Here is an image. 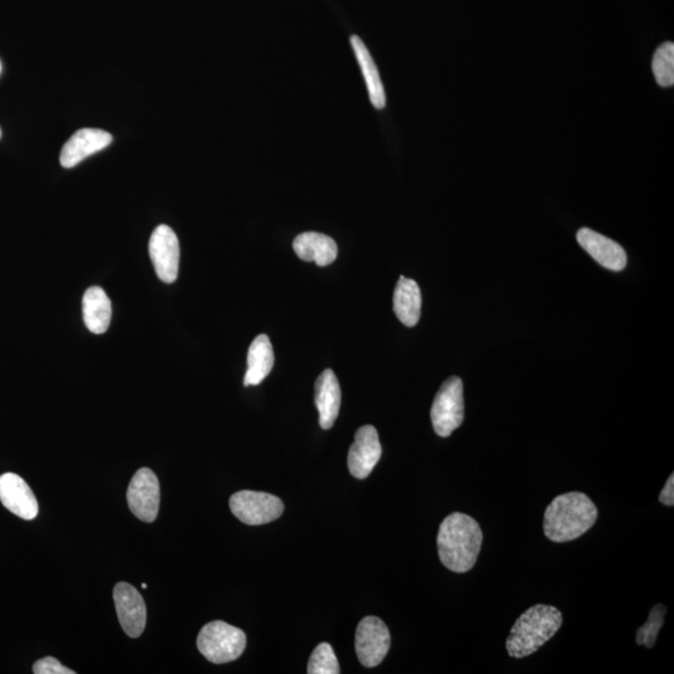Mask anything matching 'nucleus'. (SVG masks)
<instances>
[{"label": "nucleus", "instance_id": "20", "mask_svg": "<svg viewBox=\"0 0 674 674\" xmlns=\"http://www.w3.org/2000/svg\"><path fill=\"white\" fill-rule=\"evenodd\" d=\"M351 45L352 49H354L357 62L360 64L362 75H364L372 105L376 109H384L386 105L384 84L381 82L379 69H377L369 49L366 48L364 42L357 35H352Z\"/></svg>", "mask_w": 674, "mask_h": 674}, {"label": "nucleus", "instance_id": "28", "mask_svg": "<svg viewBox=\"0 0 674 674\" xmlns=\"http://www.w3.org/2000/svg\"><path fill=\"white\" fill-rule=\"evenodd\" d=\"M0 70H2V65H0Z\"/></svg>", "mask_w": 674, "mask_h": 674}, {"label": "nucleus", "instance_id": "16", "mask_svg": "<svg viewBox=\"0 0 674 674\" xmlns=\"http://www.w3.org/2000/svg\"><path fill=\"white\" fill-rule=\"evenodd\" d=\"M294 251L301 260L308 263H315L319 266H328L333 264L337 258V245L333 238L328 235L314 233H304L296 236L294 240Z\"/></svg>", "mask_w": 674, "mask_h": 674}, {"label": "nucleus", "instance_id": "22", "mask_svg": "<svg viewBox=\"0 0 674 674\" xmlns=\"http://www.w3.org/2000/svg\"><path fill=\"white\" fill-rule=\"evenodd\" d=\"M667 608L663 605H656L652 608L650 617L642 627L637 630V645L645 646L648 650H652L656 645L658 633H660L663 623H665V616Z\"/></svg>", "mask_w": 674, "mask_h": 674}, {"label": "nucleus", "instance_id": "21", "mask_svg": "<svg viewBox=\"0 0 674 674\" xmlns=\"http://www.w3.org/2000/svg\"><path fill=\"white\" fill-rule=\"evenodd\" d=\"M653 74L656 82L663 88H670L674 84V44L665 43L656 50L652 62Z\"/></svg>", "mask_w": 674, "mask_h": 674}, {"label": "nucleus", "instance_id": "18", "mask_svg": "<svg viewBox=\"0 0 674 674\" xmlns=\"http://www.w3.org/2000/svg\"><path fill=\"white\" fill-rule=\"evenodd\" d=\"M421 290L415 280L400 276L394 293V311L407 328H414L421 316Z\"/></svg>", "mask_w": 674, "mask_h": 674}, {"label": "nucleus", "instance_id": "17", "mask_svg": "<svg viewBox=\"0 0 674 674\" xmlns=\"http://www.w3.org/2000/svg\"><path fill=\"white\" fill-rule=\"evenodd\" d=\"M83 318L90 333H107L112 321V303L100 286H92L85 291L83 298Z\"/></svg>", "mask_w": 674, "mask_h": 674}, {"label": "nucleus", "instance_id": "4", "mask_svg": "<svg viewBox=\"0 0 674 674\" xmlns=\"http://www.w3.org/2000/svg\"><path fill=\"white\" fill-rule=\"evenodd\" d=\"M196 645L206 660L223 665L238 660L243 655L246 636L240 628L223 621H214L203 627Z\"/></svg>", "mask_w": 674, "mask_h": 674}, {"label": "nucleus", "instance_id": "27", "mask_svg": "<svg viewBox=\"0 0 674 674\" xmlns=\"http://www.w3.org/2000/svg\"><path fill=\"white\" fill-rule=\"evenodd\" d=\"M0 138H2V130H0Z\"/></svg>", "mask_w": 674, "mask_h": 674}, {"label": "nucleus", "instance_id": "23", "mask_svg": "<svg viewBox=\"0 0 674 674\" xmlns=\"http://www.w3.org/2000/svg\"><path fill=\"white\" fill-rule=\"evenodd\" d=\"M309 674H339L340 666L337 662L333 647L329 643H320L315 648L313 655L310 657Z\"/></svg>", "mask_w": 674, "mask_h": 674}, {"label": "nucleus", "instance_id": "15", "mask_svg": "<svg viewBox=\"0 0 674 674\" xmlns=\"http://www.w3.org/2000/svg\"><path fill=\"white\" fill-rule=\"evenodd\" d=\"M315 404L320 415V426L330 430L339 416L341 389L333 370H325L315 384Z\"/></svg>", "mask_w": 674, "mask_h": 674}, {"label": "nucleus", "instance_id": "8", "mask_svg": "<svg viewBox=\"0 0 674 674\" xmlns=\"http://www.w3.org/2000/svg\"><path fill=\"white\" fill-rule=\"evenodd\" d=\"M130 511L140 521L157 520L160 506V484L157 475L148 467L140 469L130 481L128 494Z\"/></svg>", "mask_w": 674, "mask_h": 674}, {"label": "nucleus", "instance_id": "7", "mask_svg": "<svg viewBox=\"0 0 674 674\" xmlns=\"http://www.w3.org/2000/svg\"><path fill=\"white\" fill-rule=\"evenodd\" d=\"M391 636L389 628L380 618H364L357 626L355 637L356 655L362 666H379L389 653Z\"/></svg>", "mask_w": 674, "mask_h": 674}, {"label": "nucleus", "instance_id": "10", "mask_svg": "<svg viewBox=\"0 0 674 674\" xmlns=\"http://www.w3.org/2000/svg\"><path fill=\"white\" fill-rule=\"evenodd\" d=\"M114 603L123 631L132 638L142 636L147 626V607L137 588L119 582L114 587Z\"/></svg>", "mask_w": 674, "mask_h": 674}, {"label": "nucleus", "instance_id": "6", "mask_svg": "<svg viewBox=\"0 0 674 674\" xmlns=\"http://www.w3.org/2000/svg\"><path fill=\"white\" fill-rule=\"evenodd\" d=\"M230 510L245 525L260 526L283 515V501L274 495L258 491L236 492L230 499Z\"/></svg>", "mask_w": 674, "mask_h": 674}, {"label": "nucleus", "instance_id": "1", "mask_svg": "<svg viewBox=\"0 0 674 674\" xmlns=\"http://www.w3.org/2000/svg\"><path fill=\"white\" fill-rule=\"evenodd\" d=\"M484 535L474 518L454 512L442 521L437 535L439 556L446 568L456 573H466L476 565Z\"/></svg>", "mask_w": 674, "mask_h": 674}, {"label": "nucleus", "instance_id": "2", "mask_svg": "<svg viewBox=\"0 0 674 674\" xmlns=\"http://www.w3.org/2000/svg\"><path fill=\"white\" fill-rule=\"evenodd\" d=\"M597 517V507L590 497L583 492H567L546 508L543 531L552 542H570L585 535Z\"/></svg>", "mask_w": 674, "mask_h": 674}, {"label": "nucleus", "instance_id": "14", "mask_svg": "<svg viewBox=\"0 0 674 674\" xmlns=\"http://www.w3.org/2000/svg\"><path fill=\"white\" fill-rule=\"evenodd\" d=\"M112 142V135L104 132V130H79L64 144L62 153H60V164L67 169L74 168L75 165L83 162L90 155L109 147Z\"/></svg>", "mask_w": 674, "mask_h": 674}, {"label": "nucleus", "instance_id": "5", "mask_svg": "<svg viewBox=\"0 0 674 674\" xmlns=\"http://www.w3.org/2000/svg\"><path fill=\"white\" fill-rule=\"evenodd\" d=\"M465 419L464 384L460 377L447 379L431 407L432 426L440 437H449Z\"/></svg>", "mask_w": 674, "mask_h": 674}, {"label": "nucleus", "instance_id": "11", "mask_svg": "<svg viewBox=\"0 0 674 674\" xmlns=\"http://www.w3.org/2000/svg\"><path fill=\"white\" fill-rule=\"evenodd\" d=\"M381 455L382 447L375 427L371 425L360 427L356 431L354 444L351 445L347 456L350 474L359 480L366 479L379 464Z\"/></svg>", "mask_w": 674, "mask_h": 674}, {"label": "nucleus", "instance_id": "3", "mask_svg": "<svg viewBox=\"0 0 674 674\" xmlns=\"http://www.w3.org/2000/svg\"><path fill=\"white\" fill-rule=\"evenodd\" d=\"M560 610L547 605H536L523 612L513 625L506 648L512 658L533 655L556 635L562 626Z\"/></svg>", "mask_w": 674, "mask_h": 674}, {"label": "nucleus", "instance_id": "19", "mask_svg": "<svg viewBox=\"0 0 674 674\" xmlns=\"http://www.w3.org/2000/svg\"><path fill=\"white\" fill-rule=\"evenodd\" d=\"M274 361V349L269 336H256L249 347L248 371L244 377V385H260L273 370Z\"/></svg>", "mask_w": 674, "mask_h": 674}, {"label": "nucleus", "instance_id": "25", "mask_svg": "<svg viewBox=\"0 0 674 674\" xmlns=\"http://www.w3.org/2000/svg\"><path fill=\"white\" fill-rule=\"evenodd\" d=\"M661 504L672 507L674 505V475L670 476V479L667 480L666 486L663 487V490L660 495Z\"/></svg>", "mask_w": 674, "mask_h": 674}, {"label": "nucleus", "instance_id": "24", "mask_svg": "<svg viewBox=\"0 0 674 674\" xmlns=\"http://www.w3.org/2000/svg\"><path fill=\"white\" fill-rule=\"evenodd\" d=\"M35 674H74L75 672L64 667L57 658L45 657L34 663Z\"/></svg>", "mask_w": 674, "mask_h": 674}, {"label": "nucleus", "instance_id": "13", "mask_svg": "<svg viewBox=\"0 0 674 674\" xmlns=\"http://www.w3.org/2000/svg\"><path fill=\"white\" fill-rule=\"evenodd\" d=\"M577 241L603 268L612 271H621L626 268V251L616 241L588 228L578 231Z\"/></svg>", "mask_w": 674, "mask_h": 674}, {"label": "nucleus", "instance_id": "9", "mask_svg": "<svg viewBox=\"0 0 674 674\" xmlns=\"http://www.w3.org/2000/svg\"><path fill=\"white\" fill-rule=\"evenodd\" d=\"M150 259L155 273L164 283L173 284L178 279L180 245L178 236L168 225H159L149 241Z\"/></svg>", "mask_w": 674, "mask_h": 674}, {"label": "nucleus", "instance_id": "12", "mask_svg": "<svg viewBox=\"0 0 674 674\" xmlns=\"http://www.w3.org/2000/svg\"><path fill=\"white\" fill-rule=\"evenodd\" d=\"M0 502L23 520H34L38 516V501L32 489L22 477L12 472L0 476Z\"/></svg>", "mask_w": 674, "mask_h": 674}, {"label": "nucleus", "instance_id": "26", "mask_svg": "<svg viewBox=\"0 0 674 674\" xmlns=\"http://www.w3.org/2000/svg\"><path fill=\"white\" fill-rule=\"evenodd\" d=\"M142 587L144 588V590H145V588H148L147 583H143Z\"/></svg>", "mask_w": 674, "mask_h": 674}]
</instances>
